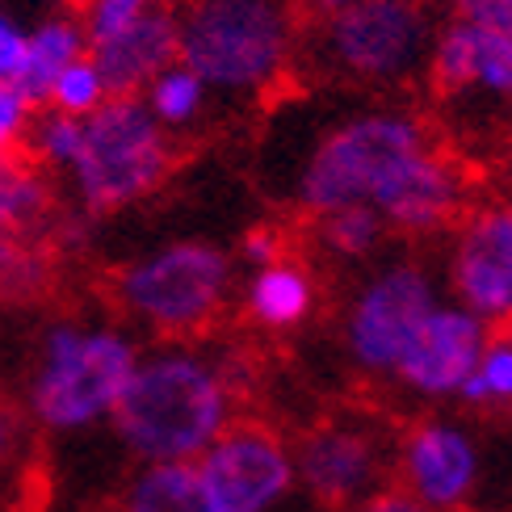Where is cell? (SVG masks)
<instances>
[{"label": "cell", "instance_id": "1", "mask_svg": "<svg viewBox=\"0 0 512 512\" xmlns=\"http://www.w3.org/2000/svg\"><path fill=\"white\" fill-rule=\"evenodd\" d=\"M110 416L126 450L147 466L194 462L231 424V387L194 349L139 353Z\"/></svg>", "mask_w": 512, "mask_h": 512}, {"label": "cell", "instance_id": "2", "mask_svg": "<svg viewBox=\"0 0 512 512\" xmlns=\"http://www.w3.org/2000/svg\"><path fill=\"white\" fill-rule=\"evenodd\" d=\"M290 13L282 0H194L181 17L177 63L206 89H261L286 63Z\"/></svg>", "mask_w": 512, "mask_h": 512}, {"label": "cell", "instance_id": "3", "mask_svg": "<svg viewBox=\"0 0 512 512\" xmlns=\"http://www.w3.org/2000/svg\"><path fill=\"white\" fill-rule=\"evenodd\" d=\"M168 168H173V147L139 97H110L84 118L72 177L89 215H110L147 198L168 177Z\"/></svg>", "mask_w": 512, "mask_h": 512}, {"label": "cell", "instance_id": "4", "mask_svg": "<svg viewBox=\"0 0 512 512\" xmlns=\"http://www.w3.org/2000/svg\"><path fill=\"white\" fill-rule=\"evenodd\" d=\"M139 349L122 332L55 324L42 336V361L30 387V412L55 433L84 429L114 412L122 382L131 378Z\"/></svg>", "mask_w": 512, "mask_h": 512}, {"label": "cell", "instance_id": "5", "mask_svg": "<svg viewBox=\"0 0 512 512\" xmlns=\"http://www.w3.org/2000/svg\"><path fill=\"white\" fill-rule=\"evenodd\" d=\"M429 147L424 126L408 114H361L340 122L336 131L311 152L298 202L311 215H332L345 206H370L374 194L403 160Z\"/></svg>", "mask_w": 512, "mask_h": 512}, {"label": "cell", "instance_id": "6", "mask_svg": "<svg viewBox=\"0 0 512 512\" xmlns=\"http://www.w3.org/2000/svg\"><path fill=\"white\" fill-rule=\"evenodd\" d=\"M118 303L147 328L181 336L198 332L231 290L227 252L202 240H181L131 261L118 273Z\"/></svg>", "mask_w": 512, "mask_h": 512}, {"label": "cell", "instance_id": "7", "mask_svg": "<svg viewBox=\"0 0 512 512\" xmlns=\"http://www.w3.org/2000/svg\"><path fill=\"white\" fill-rule=\"evenodd\" d=\"M194 475L215 512H269L294 487V450L261 420L227 424L194 462Z\"/></svg>", "mask_w": 512, "mask_h": 512}, {"label": "cell", "instance_id": "8", "mask_svg": "<svg viewBox=\"0 0 512 512\" xmlns=\"http://www.w3.org/2000/svg\"><path fill=\"white\" fill-rule=\"evenodd\" d=\"M437 307L433 277L420 265H387L357 290L349 319H345V345L349 357L366 374H391L403 345L420 328V319Z\"/></svg>", "mask_w": 512, "mask_h": 512}, {"label": "cell", "instance_id": "9", "mask_svg": "<svg viewBox=\"0 0 512 512\" xmlns=\"http://www.w3.org/2000/svg\"><path fill=\"white\" fill-rule=\"evenodd\" d=\"M429 21L416 0H357L328 17V51L349 76L391 80L424 55Z\"/></svg>", "mask_w": 512, "mask_h": 512}, {"label": "cell", "instance_id": "10", "mask_svg": "<svg viewBox=\"0 0 512 512\" xmlns=\"http://www.w3.org/2000/svg\"><path fill=\"white\" fill-rule=\"evenodd\" d=\"M487 340H492L487 336V324L475 319L471 311L433 307L429 315L420 319V328L412 332V340L403 345L391 374L408 391H416L424 399L458 395L462 382L475 374Z\"/></svg>", "mask_w": 512, "mask_h": 512}, {"label": "cell", "instance_id": "11", "mask_svg": "<svg viewBox=\"0 0 512 512\" xmlns=\"http://www.w3.org/2000/svg\"><path fill=\"white\" fill-rule=\"evenodd\" d=\"M458 307L483 324L512 319V206H487L458 231L450 256Z\"/></svg>", "mask_w": 512, "mask_h": 512}, {"label": "cell", "instance_id": "12", "mask_svg": "<svg viewBox=\"0 0 512 512\" xmlns=\"http://www.w3.org/2000/svg\"><path fill=\"white\" fill-rule=\"evenodd\" d=\"M294 479L328 508H353L382 483V441L370 429L328 420L294 450Z\"/></svg>", "mask_w": 512, "mask_h": 512}, {"label": "cell", "instance_id": "13", "mask_svg": "<svg viewBox=\"0 0 512 512\" xmlns=\"http://www.w3.org/2000/svg\"><path fill=\"white\" fill-rule=\"evenodd\" d=\"M403 492H412L424 508L454 512L479 483V450L458 424L424 420L403 441Z\"/></svg>", "mask_w": 512, "mask_h": 512}, {"label": "cell", "instance_id": "14", "mask_svg": "<svg viewBox=\"0 0 512 512\" xmlns=\"http://www.w3.org/2000/svg\"><path fill=\"white\" fill-rule=\"evenodd\" d=\"M382 223L399 227V231H437L445 227L458 206H462V177L458 168L445 160L433 147H424L412 160H403L387 185L374 194L370 202Z\"/></svg>", "mask_w": 512, "mask_h": 512}, {"label": "cell", "instance_id": "15", "mask_svg": "<svg viewBox=\"0 0 512 512\" xmlns=\"http://www.w3.org/2000/svg\"><path fill=\"white\" fill-rule=\"evenodd\" d=\"M433 84L445 97L483 93L512 101V38L454 17L433 47Z\"/></svg>", "mask_w": 512, "mask_h": 512}, {"label": "cell", "instance_id": "16", "mask_svg": "<svg viewBox=\"0 0 512 512\" xmlns=\"http://www.w3.org/2000/svg\"><path fill=\"white\" fill-rule=\"evenodd\" d=\"M177 51H181V17L156 5L131 30L89 47V59L110 97H139V89H147L160 72L173 68Z\"/></svg>", "mask_w": 512, "mask_h": 512}, {"label": "cell", "instance_id": "17", "mask_svg": "<svg viewBox=\"0 0 512 512\" xmlns=\"http://www.w3.org/2000/svg\"><path fill=\"white\" fill-rule=\"evenodd\" d=\"M89 55V38L76 17H51L42 21L38 30L26 34V59H21V72L9 89L34 110V105H47L51 84L59 80L63 68H72L76 59Z\"/></svg>", "mask_w": 512, "mask_h": 512}, {"label": "cell", "instance_id": "18", "mask_svg": "<svg viewBox=\"0 0 512 512\" xmlns=\"http://www.w3.org/2000/svg\"><path fill=\"white\" fill-rule=\"evenodd\" d=\"M315 307V286H311V273L294 261H273L265 269L252 273L248 282V315L256 319L261 328H294L303 324Z\"/></svg>", "mask_w": 512, "mask_h": 512}, {"label": "cell", "instance_id": "19", "mask_svg": "<svg viewBox=\"0 0 512 512\" xmlns=\"http://www.w3.org/2000/svg\"><path fill=\"white\" fill-rule=\"evenodd\" d=\"M122 512H215L198 487V475L189 462L147 466V471L126 487Z\"/></svg>", "mask_w": 512, "mask_h": 512}, {"label": "cell", "instance_id": "20", "mask_svg": "<svg viewBox=\"0 0 512 512\" xmlns=\"http://www.w3.org/2000/svg\"><path fill=\"white\" fill-rule=\"evenodd\" d=\"M202 97H206V84L181 68V63H173L168 72H160L152 84H147V110H152V118L160 126H185L194 122L202 114Z\"/></svg>", "mask_w": 512, "mask_h": 512}, {"label": "cell", "instance_id": "21", "mask_svg": "<svg viewBox=\"0 0 512 512\" xmlns=\"http://www.w3.org/2000/svg\"><path fill=\"white\" fill-rule=\"evenodd\" d=\"M382 231V215L374 206H345V210H332V215H319V236L336 256H366L378 248Z\"/></svg>", "mask_w": 512, "mask_h": 512}, {"label": "cell", "instance_id": "22", "mask_svg": "<svg viewBox=\"0 0 512 512\" xmlns=\"http://www.w3.org/2000/svg\"><path fill=\"white\" fill-rule=\"evenodd\" d=\"M475 408H492V403H512V336L487 340L475 374L462 382L458 391Z\"/></svg>", "mask_w": 512, "mask_h": 512}, {"label": "cell", "instance_id": "23", "mask_svg": "<svg viewBox=\"0 0 512 512\" xmlns=\"http://www.w3.org/2000/svg\"><path fill=\"white\" fill-rule=\"evenodd\" d=\"M51 206L47 185L34 168H0V231L30 227Z\"/></svg>", "mask_w": 512, "mask_h": 512}, {"label": "cell", "instance_id": "24", "mask_svg": "<svg viewBox=\"0 0 512 512\" xmlns=\"http://www.w3.org/2000/svg\"><path fill=\"white\" fill-rule=\"evenodd\" d=\"M105 101H110V93H105V84H101L89 55L76 59L72 68H63L59 80L51 84V97H47L51 110L68 114V118H89L93 110H101Z\"/></svg>", "mask_w": 512, "mask_h": 512}, {"label": "cell", "instance_id": "25", "mask_svg": "<svg viewBox=\"0 0 512 512\" xmlns=\"http://www.w3.org/2000/svg\"><path fill=\"white\" fill-rule=\"evenodd\" d=\"M152 9H156V0H89V5H84L80 26H84L89 47H97V42H110L122 30H131L135 21L143 13H152Z\"/></svg>", "mask_w": 512, "mask_h": 512}, {"label": "cell", "instance_id": "26", "mask_svg": "<svg viewBox=\"0 0 512 512\" xmlns=\"http://www.w3.org/2000/svg\"><path fill=\"white\" fill-rule=\"evenodd\" d=\"M80 135H84V118H68V114L51 110L34 131V152L55 168H72V160L80 152Z\"/></svg>", "mask_w": 512, "mask_h": 512}, {"label": "cell", "instance_id": "27", "mask_svg": "<svg viewBox=\"0 0 512 512\" xmlns=\"http://www.w3.org/2000/svg\"><path fill=\"white\" fill-rule=\"evenodd\" d=\"M454 5L462 21H475V26L512 38V0H454Z\"/></svg>", "mask_w": 512, "mask_h": 512}, {"label": "cell", "instance_id": "28", "mask_svg": "<svg viewBox=\"0 0 512 512\" xmlns=\"http://www.w3.org/2000/svg\"><path fill=\"white\" fill-rule=\"evenodd\" d=\"M21 59H26V30L0 13V84H5V89L17 80Z\"/></svg>", "mask_w": 512, "mask_h": 512}, {"label": "cell", "instance_id": "29", "mask_svg": "<svg viewBox=\"0 0 512 512\" xmlns=\"http://www.w3.org/2000/svg\"><path fill=\"white\" fill-rule=\"evenodd\" d=\"M349 512H433V508H424L412 492H403V487H378L366 500H357Z\"/></svg>", "mask_w": 512, "mask_h": 512}, {"label": "cell", "instance_id": "30", "mask_svg": "<svg viewBox=\"0 0 512 512\" xmlns=\"http://www.w3.org/2000/svg\"><path fill=\"white\" fill-rule=\"evenodd\" d=\"M26 118H30V105L21 101L13 89H5V84H0V152H5V147L21 135Z\"/></svg>", "mask_w": 512, "mask_h": 512}, {"label": "cell", "instance_id": "31", "mask_svg": "<svg viewBox=\"0 0 512 512\" xmlns=\"http://www.w3.org/2000/svg\"><path fill=\"white\" fill-rule=\"evenodd\" d=\"M244 256L252 261V269H265L273 261H282V240H277L273 231H252L244 240Z\"/></svg>", "mask_w": 512, "mask_h": 512}, {"label": "cell", "instance_id": "32", "mask_svg": "<svg viewBox=\"0 0 512 512\" xmlns=\"http://www.w3.org/2000/svg\"><path fill=\"white\" fill-rule=\"evenodd\" d=\"M349 5H357V0H311V9H315V13H324V17L345 13Z\"/></svg>", "mask_w": 512, "mask_h": 512}, {"label": "cell", "instance_id": "33", "mask_svg": "<svg viewBox=\"0 0 512 512\" xmlns=\"http://www.w3.org/2000/svg\"><path fill=\"white\" fill-rule=\"evenodd\" d=\"M13 256H17V248H13V240H9V231H0V273L9 269Z\"/></svg>", "mask_w": 512, "mask_h": 512}, {"label": "cell", "instance_id": "34", "mask_svg": "<svg viewBox=\"0 0 512 512\" xmlns=\"http://www.w3.org/2000/svg\"><path fill=\"white\" fill-rule=\"evenodd\" d=\"M0 450H5V424H0Z\"/></svg>", "mask_w": 512, "mask_h": 512}]
</instances>
